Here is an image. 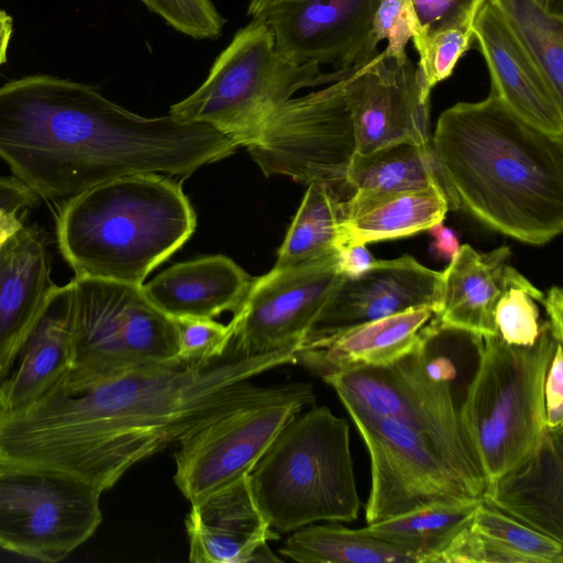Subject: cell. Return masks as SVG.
Wrapping results in <instances>:
<instances>
[{"label":"cell","mask_w":563,"mask_h":563,"mask_svg":"<svg viewBox=\"0 0 563 563\" xmlns=\"http://www.w3.org/2000/svg\"><path fill=\"white\" fill-rule=\"evenodd\" d=\"M296 351L245 356L228 347L218 358L177 357L102 379L77 377L67 368L26 409L30 449L43 467L76 476L102 493L133 464L219 416L313 390L301 382L252 383L296 364Z\"/></svg>","instance_id":"1"},{"label":"cell","mask_w":563,"mask_h":563,"mask_svg":"<svg viewBox=\"0 0 563 563\" xmlns=\"http://www.w3.org/2000/svg\"><path fill=\"white\" fill-rule=\"evenodd\" d=\"M238 146L209 124L145 118L86 84L32 75L0 86V158L47 200L133 174L186 178Z\"/></svg>","instance_id":"2"},{"label":"cell","mask_w":563,"mask_h":563,"mask_svg":"<svg viewBox=\"0 0 563 563\" xmlns=\"http://www.w3.org/2000/svg\"><path fill=\"white\" fill-rule=\"evenodd\" d=\"M430 143L459 209L532 245L563 231V137L531 125L490 91L444 110Z\"/></svg>","instance_id":"3"},{"label":"cell","mask_w":563,"mask_h":563,"mask_svg":"<svg viewBox=\"0 0 563 563\" xmlns=\"http://www.w3.org/2000/svg\"><path fill=\"white\" fill-rule=\"evenodd\" d=\"M195 228L179 183L147 173L104 181L66 200L56 233L75 276L143 285Z\"/></svg>","instance_id":"4"},{"label":"cell","mask_w":563,"mask_h":563,"mask_svg":"<svg viewBox=\"0 0 563 563\" xmlns=\"http://www.w3.org/2000/svg\"><path fill=\"white\" fill-rule=\"evenodd\" d=\"M249 481L262 515L280 533L319 521L352 522L362 506L350 426L327 406L292 419Z\"/></svg>","instance_id":"5"},{"label":"cell","mask_w":563,"mask_h":563,"mask_svg":"<svg viewBox=\"0 0 563 563\" xmlns=\"http://www.w3.org/2000/svg\"><path fill=\"white\" fill-rule=\"evenodd\" d=\"M558 342L550 327L532 346L483 336L459 417L486 485L539 448L545 431L544 382Z\"/></svg>","instance_id":"6"},{"label":"cell","mask_w":563,"mask_h":563,"mask_svg":"<svg viewBox=\"0 0 563 563\" xmlns=\"http://www.w3.org/2000/svg\"><path fill=\"white\" fill-rule=\"evenodd\" d=\"M354 70L323 74L317 64L291 62L277 49L272 31L251 20L217 57L203 84L173 104L168 114L209 124L245 146L296 91L340 80Z\"/></svg>","instance_id":"7"},{"label":"cell","mask_w":563,"mask_h":563,"mask_svg":"<svg viewBox=\"0 0 563 563\" xmlns=\"http://www.w3.org/2000/svg\"><path fill=\"white\" fill-rule=\"evenodd\" d=\"M70 283L71 374L102 379L177 358L176 322L143 285L84 276Z\"/></svg>","instance_id":"8"},{"label":"cell","mask_w":563,"mask_h":563,"mask_svg":"<svg viewBox=\"0 0 563 563\" xmlns=\"http://www.w3.org/2000/svg\"><path fill=\"white\" fill-rule=\"evenodd\" d=\"M323 380L341 401L418 431L482 497L486 478L461 424L454 386L428 375L417 346L389 366L342 371Z\"/></svg>","instance_id":"9"},{"label":"cell","mask_w":563,"mask_h":563,"mask_svg":"<svg viewBox=\"0 0 563 563\" xmlns=\"http://www.w3.org/2000/svg\"><path fill=\"white\" fill-rule=\"evenodd\" d=\"M100 495L63 472L0 465V549L41 562L64 560L101 523Z\"/></svg>","instance_id":"10"},{"label":"cell","mask_w":563,"mask_h":563,"mask_svg":"<svg viewBox=\"0 0 563 563\" xmlns=\"http://www.w3.org/2000/svg\"><path fill=\"white\" fill-rule=\"evenodd\" d=\"M349 76L290 98L265 119L245 145L265 176H288L305 185L324 183L336 191L346 188L347 170L356 153L345 96Z\"/></svg>","instance_id":"11"},{"label":"cell","mask_w":563,"mask_h":563,"mask_svg":"<svg viewBox=\"0 0 563 563\" xmlns=\"http://www.w3.org/2000/svg\"><path fill=\"white\" fill-rule=\"evenodd\" d=\"M371 461L367 525L435 505L478 498L415 429L342 401Z\"/></svg>","instance_id":"12"},{"label":"cell","mask_w":563,"mask_h":563,"mask_svg":"<svg viewBox=\"0 0 563 563\" xmlns=\"http://www.w3.org/2000/svg\"><path fill=\"white\" fill-rule=\"evenodd\" d=\"M314 402L310 390L240 407L196 428L177 442L174 483L194 504L249 476L279 432Z\"/></svg>","instance_id":"13"},{"label":"cell","mask_w":563,"mask_h":563,"mask_svg":"<svg viewBox=\"0 0 563 563\" xmlns=\"http://www.w3.org/2000/svg\"><path fill=\"white\" fill-rule=\"evenodd\" d=\"M342 277L335 257L254 279L230 321L229 347L245 356L298 350Z\"/></svg>","instance_id":"14"},{"label":"cell","mask_w":563,"mask_h":563,"mask_svg":"<svg viewBox=\"0 0 563 563\" xmlns=\"http://www.w3.org/2000/svg\"><path fill=\"white\" fill-rule=\"evenodd\" d=\"M380 0H250L246 14L273 33L277 49L298 64L364 66L372 21Z\"/></svg>","instance_id":"15"},{"label":"cell","mask_w":563,"mask_h":563,"mask_svg":"<svg viewBox=\"0 0 563 563\" xmlns=\"http://www.w3.org/2000/svg\"><path fill=\"white\" fill-rule=\"evenodd\" d=\"M431 90L408 58L379 52L347 78L356 153L399 143H427Z\"/></svg>","instance_id":"16"},{"label":"cell","mask_w":563,"mask_h":563,"mask_svg":"<svg viewBox=\"0 0 563 563\" xmlns=\"http://www.w3.org/2000/svg\"><path fill=\"white\" fill-rule=\"evenodd\" d=\"M442 278V272L407 254L375 260L364 274L342 277L302 343L413 308L427 306L435 312Z\"/></svg>","instance_id":"17"},{"label":"cell","mask_w":563,"mask_h":563,"mask_svg":"<svg viewBox=\"0 0 563 563\" xmlns=\"http://www.w3.org/2000/svg\"><path fill=\"white\" fill-rule=\"evenodd\" d=\"M185 528L192 563L283 562L267 544L279 534L262 515L249 476L191 504Z\"/></svg>","instance_id":"18"},{"label":"cell","mask_w":563,"mask_h":563,"mask_svg":"<svg viewBox=\"0 0 563 563\" xmlns=\"http://www.w3.org/2000/svg\"><path fill=\"white\" fill-rule=\"evenodd\" d=\"M472 29L488 67L490 91L531 125L563 137V99L489 0L477 10Z\"/></svg>","instance_id":"19"},{"label":"cell","mask_w":563,"mask_h":563,"mask_svg":"<svg viewBox=\"0 0 563 563\" xmlns=\"http://www.w3.org/2000/svg\"><path fill=\"white\" fill-rule=\"evenodd\" d=\"M45 234L23 223L0 240V383L7 378L57 286Z\"/></svg>","instance_id":"20"},{"label":"cell","mask_w":563,"mask_h":563,"mask_svg":"<svg viewBox=\"0 0 563 563\" xmlns=\"http://www.w3.org/2000/svg\"><path fill=\"white\" fill-rule=\"evenodd\" d=\"M433 314L431 307L413 308L307 341L297 350L296 363L322 379L353 368L389 366L416 349Z\"/></svg>","instance_id":"21"},{"label":"cell","mask_w":563,"mask_h":563,"mask_svg":"<svg viewBox=\"0 0 563 563\" xmlns=\"http://www.w3.org/2000/svg\"><path fill=\"white\" fill-rule=\"evenodd\" d=\"M481 499L563 543V428L547 429L534 453L488 483Z\"/></svg>","instance_id":"22"},{"label":"cell","mask_w":563,"mask_h":563,"mask_svg":"<svg viewBox=\"0 0 563 563\" xmlns=\"http://www.w3.org/2000/svg\"><path fill=\"white\" fill-rule=\"evenodd\" d=\"M253 280L229 257L211 255L173 265L143 288L173 319H212L227 310L235 312Z\"/></svg>","instance_id":"23"},{"label":"cell","mask_w":563,"mask_h":563,"mask_svg":"<svg viewBox=\"0 0 563 563\" xmlns=\"http://www.w3.org/2000/svg\"><path fill=\"white\" fill-rule=\"evenodd\" d=\"M510 249L479 253L461 245L443 274L433 320L441 327L479 336L496 335L495 308L505 287Z\"/></svg>","instance_id":"24"},{"label":"cell","mask_w":563,"mask_h":563,"mask_svg":"<svg viewBox=\"0 0 563 563\" xmlns=\"http://www.w3.org/2000/svg\"><path fill=\"white\" fill-rule=\"evenodd\" d=\"M73 286H56L21 352L18 369L0 383V412L36 398L70 366L69 316Z\"/></svg>","instance_id":"25"},{"label":"cell","mask_w":563,"mask_h":563,"mask_svg":"<svg viewBox=\"0 0 563 563\" xmlns=\"http://www.w3.org/2000/svg\"><path fill=\"white\" fill-rule=\"evenodd\" d=\"M345 244H367L428 230L443 221L449 202L435 188L384 194L352 192L343 200Z\"/></svg>","instance_id":"26"},{"label":"cell","mask_w":563,"mask_h":563,"mask_svg":"<svg viewBox=\"0 0 563 563\" xmlns=\"http://www.w3.org/2000/svg\"><path fill=\"white\" fill-rule=\"evenodd\" d=\"M430 187L444 194L450 211L459 209L430 141L399 142L366 154L355 153L346 175V188L351 194H384Z\"/></svg>","instance_id":"27"},{"label":"cell","mask_w":563,"mask_h":563,"mask_svg":"<svg viewBox=\"0 0 563 563\" xmlns=\"http://www.w3.org/2000/svg\"><path fill=\"white\" fill-rule=\"evenodd\" d=\"M344 219L343 200L333 187L324 183L308 185L272 271L283 272L335 258L345 244Z\"/></svg>","instance_id":"28"},{"label":"cell","mask_w":563,"mask_h":563,"mask_svg":"<svg viewBox=\"0 0 563 563\" xmlns=\"http://www.w3.org/2000/svg\"><path fill=\"white\" fill-rule=\"evenodd\" d=\"M279 553L301 563H418L409 551L336 521L295 530Z\"/></svg>","instance_id":"29"},{"label":"cell","mask_w":563,"mask_h":563,"mask_svg":"<svg viewBox=\"0 0 563 563\" xmlns=\"http://www.w3.org/2000/svg\"><path fill=\"white\" fill-rule=\"evenodd\" d=\"M481 498L435 504L367 525L371 536L400 547L418 563H435L439 553L472 520Z\"/></svg>","instance_id":"30"},{"label":"cell","mask_w":563,"mask_h":563,"mask_svg":"<svg viewBox=\"0 0 563 563\" xmlns=\"http://www.w3.org/2000/svg\"><path fill=\"white\" fill-rule=\"evenodd\" d=\"M563 99V16L547 12L533 0H489Z\"/></svg>","instance_id":"31"},{"label":"cell","mask_w":563,"mask_h":563,"mask_svg":"<svg viewBox=\"0 0 563 563\" xmlns=\"http://www.w3.org/2000/svg\"><path fill=\"white\" fill-rule=\"evenodd\" d=\"M471 528L506 553L512 563H563V543L481 501Z\"/></svg>","instance_id":"32"},{"label":"cell","mask_w":563,"mask_h":563,"mask_svg":"<svg viewBox=\"0 0 563 563\" xmlns=\"http://www.w3.org/2000/svg\"><path fill=\"white\" fill-rule=\"evenodd\" d=\"M544 292L532 285L521 273L508 265L505 287L495 308L497 335L506 344L532 346L545 327L540 305Z\"/></svg>","instance_id":"33"},{"label":"cell","mask_w":563,"mask_h":563,"mask_svg":"<svg viewBox=\"0 0 563 563\" xmlns=\"http://www.w3.org/2000/svg\"><path fill=\"white\" fill-rule=\"evenodd\" d=\"M472 25L450 27L412 38L419 55L417 68L428 89L432 90L437 84L449 78L459 59L473 46Z\"/></svg>","instance_id":"34"},{"label":"cell","mask_w":563,"mask_h":563,"mask_svg":"<svg viewBox=\"0 0 563 563\" xmlns=\"http://www.w3.org/2000/svg\"><path fill=\"white\" fill-rule=\"evenodd\" d=\"M419 33L420 27L410 0H380L366 42V63L379 53L377 45L383 40H387L385 54L396 58L406 57L407 43Z\"/></svg>","instance_id":"35"},{"label":"cell","mask_w":563,"mask_h":563,"mask_svg":"<svg viewBox=\"0 0 563 563\" xmlns=\"http://www.w3.org/2000/svg\"><path fill=\"white\" fill-rule=\"evenodd\" d=\"M177 32L195 40L220 36L225 20L212 0H140Z\"/></svg>","instance_id":"36"},{"label":"cell","mask_w":563,"mask_h":563,"mask_svg":"<svg viewBox=\"0 0 563 563\" xmlns=\"http://www.w3.org/2000/svg\"><path fill=\"white\" fill-rule=\"evenodd\" d=\"M178 332L177 357L184 361H209L225 354L233 334L232 324L212 319H174Z\"/></svg>","instance_id":"37"},{"label":"cell","mask_w":563,"mask_h":563,"mask_svg":"<svg viewBox=\"0 0 563 563\" xmlns=\"http://www.w3.org/2000/svg\"><path fill=\"white\" fill-rule=\"evenodd\" d=\"M484 1L410 0L420 27V33L417 36L450 27L472 25L476 12Z\"/></svg>","instance_id":"38"},{"label":"cell","mask_w":563,"mask_h":563,"mask_svg":"<svg viewBox=\"0 0 563 563\" xmlns=\"http://www.w3.org/2000/svg\"><path fill=\"white\" fill-rule=\"evenodd\" d=\"M40 197L14 176H0V240L25 223Z\"/></svg>","instance_id":"39"},{"label":"cell","mask_w":563,"mask_h":563,"mask_svg":"<svg viewBox=\"0 0 563 563\" xmlns=\"http://www.w3.org/2000/svg\"><path fill=\"white\" fill-rule=\"evenodd\" d=\"M547 429L563 428V351L558 343L544 382Z\"/></svg>","instance_id":"40"},{"label":"cell","mask_w":563,"mask_h":563,"mask_svg":"<svg viewBox=\"0 0 563 563\" xmlns=\"http://www.w3.org/2000/svg\"><path fill=\"white\" fill-rule=\"evenodd\" d=\"M375 258L366 244H344L338 252L336 266L339 272L349 278L357 277L368 271Z\"/></svg>","instance_id":"41"},{"label":"cell","mask_w":563,"mask_h":563,"mask_svg":"<svg viewBox=\"0 0 563 563\" xmlns=\"http://www.w3.org/2000/svg\"><path fill=\"white\" fill-rule=\"evenodd\" d=\"M545 317L550 323L552 334L558 342L563 340V291L558 286H552L542 301Z\"/></svg>","instance_id":"42"},{"label":"cell","mask_w":563,"mask_h":563,"mask_svg":"<svg viewBox=\"0 0 563 563\" xmlns=\"http://www.w3.org/2000/svg\"><path fill=\"white\" fill-rule=\"evenodd\" d=\"M428 230L433 238L434 251L443 258L451 261L461 246L455 233L446 228L443 221L437 222Z\"/></svg>","instance_id":"43"},{"label":"cell","mask_w":563,"mask_h":563,"mask_svg":"<svg viewBox=\"0 0 563 563\" xmlns=\"http://www.w3.org/2000/svg\"><path fill=\"white\" fill-rule=\"evenodd\" d=\"M12 34V19L0 9V66L7 60V53Z\"/></svg>","instance_id":"44"},{"label":"cell","mask_w":563,"mask_h":563,"mask_svg":"<svg viewBox=\"0 0 563 563\" xmlns=\"http://www.w3.org/2000/svg\"><path fill=\"white\" fill-rule=\"evenodd\" d=\"M547 12L563 16V0H533Z\"/></svg>","instance_id":"45"}]
</instances>
